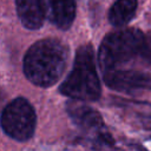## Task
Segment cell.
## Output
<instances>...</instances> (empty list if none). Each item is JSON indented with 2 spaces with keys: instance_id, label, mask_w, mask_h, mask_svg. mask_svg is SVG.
<instances>
[{
  "instance_id": "4",
  "label": "cell",
  "mask_w": 151,
  "mask_h": 151,
  "mask_svg": "<svg viewBox=\"0 0 151 151\" xmlns=\"http://www.w3.org/2000/svg\"><path fill=\"white\" fill-rule=\"evenodd\" d=\"M35 112L25 98L12 100L1 113L2 130L12 138L24 142L29 139L35 130Z\"/></svg>"
},
{
  "instance_id": "2",
  "label": "cell",
  "mask_w": 151,
  "mask_h": 151,
  "mask_svg": "<svg viewBox=\"0 0 151 151\" xmlns=\"http://www.w3.org/2000/svg\"><path fill=\"white\" fill-rule=\"evenodd\" d=\"M61 94L76 100H97L100 97V81L94 66L93 50L90 45L78 48L72 71L60 85Z\"/></svg>"
},
{
  "instance_id": "7",
  "label": "cell",
  "mask_w": 151,
  "mask_h": 151,
  "mask_svg": "<svg viewBox=\"0 0 151 151\" xmlns=\"http://www.w3.org/2000/svg\"><path fill=\"white\" fill-rule=\"evenodd\" d=\"M44 18H47L54 26L66 29L76 17L74 0H39Z\"/></svg>"
},
{
  "instance_id": "5",
  "label": "cell",
  "mask_w": 151,
  "mask_h": 151,
  "mask_svg": "<svg viewBox=\"0 0 151 151\" xmlns=\"http://www.w3.org/2000/svg\"><path fill=\"white\" fill-rule=\"evenodd\" d=\"M66 111L71 119L80 129L91 134L93 142L100 146H111L113 144L112 137L106 132L101 116L88 105L80 100H68Z\"/></svg>"
},
{
  "instance_id": "9",
  "label": "cell",
  "mask_w": 151,
  "mask_h": 151,
  "mask_svg": "<svg viewBox=\"0 0 151 151\" xmlns=\"http://www.w3.org/2000/svg\"><path fill=\"white\" fill-rule=\"evenodd\" d=\"M136 9L137 0H117L110 8L109 20L113 26H124L133 18Z\"/></svg>"
},
{
  "instance_id": "10",
  "label": "cell",
  "mask_w": 151,
  "mask_h": 151,
  "mask_svg": "<svg viewBox=\"0 0 151 151\" xmlns=\"http://www.w3.org/2000/svg\"><path fill=\"white\" fill-rule=\"evenodd\" d=\"M140 57L146 60L149 64H151V32L147 34H144V41L140 51Z\"/></svg>"
},
{
  "instance_id": "11",
  "label": "cell",
  "mask_w": 151,
  "mask_h": 151,
  "mask_svg": "<svg viewBox=\"0 0 151 151\" xmlns=\"http://www.w3.org/2000/svg\"><path fill=\"white\" fill-rule=\"evenodd\" d=\"M1 100H2V99H1V96H0V101H1Z\"/></svg>"
},
{
  "instance_id": "6",
  "label": "cell",
  "mask_w": 151,
  "mask_h": 151,
  "mask_svg": "<svg viewBox=\"0 0 151 151\" xmlns=\"http://www.w3.org/2000/svg\"><path fill=\"white\" fill-rule=\"evenodd\" d=\"M105 84L117 91L151 90V74L131 70H112L104 73Z\"/></svg>"
},
{
  "instance_id": "3",
  "label": "cell",
  "mask_w": 151,
  "mask_h": 151,
  "mask_svg": "<svg viewBox=\"0 0 151 151\" xmlns=\"http://www.w3.org/2000/svg\"><path fill=\"white\" fill-rule=\"evenodd\" d=\"M144 33L137 28H125L107 34L98 52L99 66L103 73L117 70L118 66L140 55Z\"/></svg>"
},
{
  "instance_id": "8",
  "label": "cell",
  "mask_w": 151,
  "mask_h": 151,
  "mask_svg": "<svg viewBox=\"0 0 151 151\" xmlns=\"http://www.w3.org/2000/svg\"><path fill=\"white\" fill-rule=\"evenodd\" d=\"M17 12L21 24L28 29H38L44 22L39 0H15Z\"/></svg>"
},
{
  "instance_id": "1",
  "label": "cell",
  "mask_w": 151,
  "mask_h": 151,
  "mask_svg": "<svg viewBox=\"0 0 151 151\" xmlns=\"http://www.w3.org/2000/svg\"><path fill=\"white\" fill-rule=\"evenodd\" d=\"M67 57V47L59 40H39L28 48L24 58L25 76L34 85L52 86L64 73Z\"/></svg>"
}]
</instances>
